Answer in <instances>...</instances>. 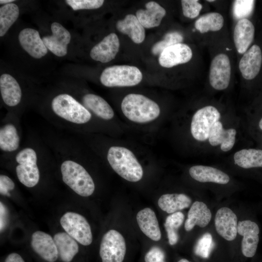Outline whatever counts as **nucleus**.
<instances>
[{
    "label": "nucleus",
    "instance_id": "nucleus-1",
    "mask_svg": "<svg viewBox=\"0 0 262 262\" xmlns=\"http://www.w3.org/2000/svg\"><path fill=\"white\" fill-rule=\"evenodd\" d=\"M107 160L113 169L121 177L137 182L143 176V169L133 152L120 146H113L108 150Z\"/></svg>",
    "mask_w": 262,
    "mask_h": 262
},
{
    "label": "nucleus",
    "instance_id": "nucleus-2",
    "mask_svg": "<svg viewBox=\"0 0 262 262\" xmlns=\"http://www.w3.org/2000/svg\"><path fill=\"white\" fill-rule=\"evenodd\" d=\"M121 110L124 115L131 121L145 123L153 121L160 115L158 104L141 94H130L123 99Z\"/></svg>",
    "mask_w": 262,
    "mask_h": 262
},
{
    "label": "nucleus",
    "instance_id": "nucleus-3",
    "mask_svg": "<svg viewBox=\"0 0 262 262\" xmlns=\"http://www.w3.org/2000/svg\"><path fill=\"white\" fill-rule=\"evenodd\" d=\"M63 181L82 196L91 195L95 190L94 181L85 168L73 161H64L61 166Z\"/></svg>",
    "mask_w": 262,
    "mask_h": 262
},
{
    "label": "nucleus",
    "instance_id": "nucleus-4",
    "mask_svg": "<svg viewBox=\"0 0 262 262\" xmlns=\"http://www.w3.org/2000/svg\"><path fill=\"white\" fill-rule=\"evenodd\" d=\"M51 107L58 116L74 123H87L92 116L84 106L66 94H60L54 97L51 102Z\"/></svg>",
    "mask_w": 262,
    "mask_h": 262
},
{
    "label": "nucleus",
    "instance_id": "nucleus-5",
    "mask_svg": "<svg viewBox=\"0 0 262 262\" xmlns=\"http://www.w3.org/2000/svg\"><path fill=\"white\" fill-rule=\"evenodd\" d=\"M142 73L136 66L115 65L105 68L100 76V81L109 87L132 86L139 84Z\"/></svg>",
    "mask_w": 262,
    "mask_h": 262
},
{
    "label": "nucleus",
    "instance_id": "nucleus-6",
    "mask_svg": "<svg viewBox=\"0 0 262 262\" xmlns=\"http://www.w3.org/2000/svg\"><path fill=\"white\" fill-rule=\"evenodd\" d=\"M16 160L18 164L16 173L20 182L28 187L35 186L40 178L35 151L30 147L24 148L17 154Z\"/></svg>",
    "mask_w": 262,
    "mask_h": 262
},
{
    "label": "nucleus",
    "instance_id": "nucleus-7",
    "mask_svg": "<svg viewBox=\"0 0 262 262\" xmlns=\"http://www.w3.org/2000/svg\"><path fill=\"white\" fill-rule=\"evenodd\" d=\"M220 117V113L214 106H207L198 110L193 115L191 123L193 138L198 141L208 139L213 125Z\"/></svg>",
    "mask_w": 262,
    "mask_h": 262
},
{
    "label": "nucleus",
    "instance_id": "nucleus-8",
    "mask_svg": "<svg viewBox=\"0 0 262 262\" xmlns=\"http://www.w3.org/2000/svg\"><path fill=\"white\" fill-rule=\"evenodd\" d=\"M126 252V245L122 235L110 229L102 237L99 247L102 262H123Z\"/></svg>",
    "mask_w": 262,
    "mask_h": 262
},
{
    "label": "nucleus",
    "instance_id": "nucleus-9",
    "mask_svg": "<svg viewBox=\"0 0 262 262\" xmlns=\"http://www.w3.org/2000/svg\"><path fill=\"white\" fill-rule=\"evenodd\" d=\"M60 223L66 232L81 245L88 246L92 242L91 227L82 215L67 212L61 218Z\"/></svg>",
    "mask_w": 262,
    "mask_h": 262
},
{
    "label": "nucleus",
    "instance_id": "nucleus-10",
    "mask_svg": "<svg viewBox=\"0 0 262 262\" xmlns=\"http://www.w3.org/2000/svg\"><path fill=\"white\" fill-rule=\"evenodd\" d=\"M231 65L228 55L220 53L212 60L210 67L209 82L213 88L217 90L226 89L229 83Z\"/></svg>",
    "mask_w": 262,
    "mask_h": 262
},
{
    "label": "nucleus",
    "instance_id": "nucleus-11",
    "mask_svg": "<svg viewBox=\"0 0 262 262\" xmlns=\"http://www.w3.org/2000/svg\"><path fill=\"white\" fill-rule=\"evenodd\" d=\"M51 35L42 38L45 46L55 55L65 56L67 53V46L71 40L70 33L62 24L56 22L51 24Z\"/></svg>",
    "mask_w": 262,
    "mask_h": 262
},
{
    "label": "nucleus",
    "instance_id": "nucleus-12",
    "mask_svg": "<svg viewBox=\"0 0 262 262\" xmlns=\"http://www.w3.org/2000/svg\"><path fill=\"white\" fill-rule=\"evenodd\" d=\"M237 233L243 236L241 244L243 254L248 258L253 257L259 242L260 229L258 225L249 220L239 221Z\"/></svg>",
    "mask_w": 262,
    "mask_h": 262
},
{
    "label": "nucleus",
    "instance_id": "nucleus-13",
    "mask_svg": "<svg viewBox=\"0 0 262 262\" xmlns=\"http://www.w3.org/2000/svg\"><path fill=\"white\" fill-rule=\"evenodd\" d=\"M20 46L31 57L40 59L48 53L39 32L33 28H27L21 30L18 36Z\"/></svg>",
    "mask_w": 262,
    "mask_h": 262
},
{
    "label": "nucleus",
    "instance_id": "nucleus-14",
    "mask_svg": "<svg viewBox=\"0 0 262 262\" xmlns=\"http://www.w3.org/2000/svg\"><path fill=\"white\" fill-rule=\"evenodd\" d=\"M192 56L191 48L187 44L180 43L164 49L160 54L159 63L163 67L171 68L188 62Z\"/></svg>",
    "mask_w": 262,
    "mask_h": 262
},
{
    "label": "nucleus",
    "instance_id": "nucleus-15",
    "mask_svg": "<svg viewBox=\"0 0 262 262\" xmlns=\"http://www.w3.org/2000/svg\"><path fill=\"white\" fill-rule=\"evenodd\" d=\"M217 232L228 241H232L237 233V218L229 208L223 207L216 213L214 219Z\"/></svg>",
    "mask_w": 262,
    "mask_h": 262
},
{
    "label": "nucleus",
    "instance_id": "nucleus-16",
    "mask_svg": "<svg viewBox=\"0 0 262 262\" xmlns=\"http://www.w3.org/2000/svg\"><path fill=\"white\" fill-rule=\"evenodd\" d=\"M31 246L35 253L48 262H54L59 257L55 242L48 233L41 231L34 232L32 236Z\"/></svg>",
    "mask_w": 262,
    "mask_h": 262
},
{
    "label": "nucleus",
    "instance_id": "nucleus-17",
    "mask_svg": "<svg viewBox=\"0 0 262 262\" xmlns=\"http://www.w3.org/2000/svg\"><path fill=\"white\" fill-rule=\"evenodd\" d=\"M119 40L117 35L111 33L92 48L90 55L92 59L103 63L113 60L119 49Z\"/></svg>",
    "mask_w": 262,
    "mask_h": 262
},
{
    "label": "nucleus",
    "instance_id": "nucleus-18",
    "mask_svg": "<svg viewBox=\"0 0 262 262\" xmlns=\"http://www.w3.org/2000/svg\"><path fill=\"white\" fill-rule=\"evenodd\" d=\"M262 63V53L257 45H253L244 54L239 62V67L243 77L252 80L259 74Z\"/></svg>",
    "mask_w": 262,
    "mask_h": 262
},
{
    "label": "nucleus",
    "instance_id": "nucleus-19",
    "mask_svg": "<svg viewBox=\"0 0 262 262\" xmlns=\"http://www.w3.org/2000/svg\"><path fill=\"white\" fill-rule=\"evenodd\" d=\"M255 34V27L248 19L239 20L234 30L233 40L235 48L240 54H244L252 43Z\"/></svg>",
    "mask_w": 262,
    "mask_h": 262
},
{
    "label": "nucleus",
    "instance_id": "nucleus-20",
    "mask_svg": "<svg viewBox=\"0 0 262 262\" xmlns=\"http://www.w3.org/2000/svg\"><path fill=\"white\" fill-rule=\"evenodd\" d=\"M236 134V130L233 128L225 129L222 123L218 121L213 125L208 140L211 146L214 147L221 145V149L227 152L233 147Z\"/></svg>",
    "mask_w": 262,
    "mask_h": 262
},
{
    "label": "nucleus",
    "instance_id": "nucleus-21",
    "mask_svg": "<svg viewBox=\"0 0 262 262\" xmlns=\"http://www.w3.org/2000/svg\"><path fill=\"white\" fill-rule=\"evenodd\" d=\"M136 220L141 230L147 237L155 241L161 238V232L155 212L149 208L140 210Z\"/></svg>",
    "mask_w": 262,
    "mask_h": 262
},
{
    "label": "nucleus",
    "instance_id": "nucleus-22",
    "mask_svg": "<svg viewBox=\"0 0 262 262\" xmlns=\"http://www.w3.org/2000/svg\"><path fill=\"white\" fill-rule=\"evenodd\" d=\"M189 172L193 179L201 182H212L225 184L229 181V177L227 174L211 166L194 165L190 168Z\"/></svg>",
    "mask_w": 262,
    "mask_h": 262
},
{
    "label": "nucleus",
    "instance_id": "nucleus-23",
    "mask_svg": "<svg viewBox=\"0 0 262 262\" xmlns=\"http://www.w3.org/2000/svg\"><path fill=\"white\" fill-rule=\"evenodd\" d=\"M0 90L3 101L7 105L15 106L20 102L21 90L16 80L11 75L5 73L0 76Z\"/></svg>",
    "mask_w": 262,
    "mask_h": 262
},
{
    "label": "nucleus",
    "instance_id": "nucleus-24",
    "mask_svg": "<svg viewBox=\"0 0 262 262\" xmlns=\"http://www.w3.org/2000/svg\"><path fill=\"white\" fill-rule=\"evenodd\" d=\"M146 9H139L136 16L142 26L145 28L158 27L166 15V11L162 6L155 1L146 3Z\"/></svg>",
    "mask_w": 262,
    "mask_h": 262
},
{
    "label": "nucleus",
    "instance_id": "nucleus-25",
    "mask_svg": "<svg viewBox=\"0 0 262 262\" xmlns=\"http://www.w3.org/2000/svg\"><path fill=\"white\" fill-rule=\"evenodd\" d=\"M211 218L212 213L207 206L202 202L195 201L188 211L184 224L185 229L190 231L196 225L200 228L205 227Z\"/></svg>",
    "mask_w": 262,
    "mask_h": 262
},
{
    "label": "nucleus",
    "instance_id": "nucleus-26",
    "mask_svg": "<svg viewBox=\"0 0 262 262\" xmlns=\"http://www.w3.org/2000/svg\"><path fill=\"white\" fill-rule=\"evenodd\" d=\"M116 27L118 31L128 35L135 43H141L145 39V28L133 14H128L124 19L118 20Z\"/></svg>",
    "mask_w": 262,
    "mask_h": 262
},
{
    "label": "nucleus",
    "instance_id": "nucleus-27",
    "mask_svg": "<svg viewBox=\"0 0 262 262\" xmlns=\"http://www.w3.org/2000/svg\"><path fill=\"white\" fill-rule=\"evenodd\" d=\"M53 240L60 260L63 262H70L79 252V246L75 240L66 232L57 233Z\"/></svg>",
    "mask_w": 262,
    "mask_h": 262
},
{
    "label": "nucleus",
    "instance_id": "nucleus-28",
    "mask_svg": "<svg viewBox=\"0 0 262 262\" xmlns=\"http://www.w3.org/2000/svg\"><path fill=\"white\" fill-rule=\"evenodd\" d=\"M191 202V198L185 194H166L160 197L158 204L163 211L173 213L188 208Z\"/></svg>",
    "mask_w": 262,
    "mask_h": 262
},
{
    "label": "nucleus",
    "instance_id": "nucleus-29",
    "mask_svg": "<svg viewBox=\"0 0 262 262\" xmlns=\"http://www.w3.org/2000/svg\"><path fill=\"white\" fill-rule=\"evenodd\" d=\"M82 102L85 107L102 119L110 120L114 116V112L111 106L98 95L87 94L83 97Z\"/></svg>",
    "mask_w": 262,
    "mask_h": 262
},
{
    "label": "nucleus",
    "instance_id": "nucleus-30",
    "mask_svg": "<svg viewBox=\"0 0 262 262\" xmlns=\"http://www.w3.org/2000/svg\"><path fill=\"white\" fill-rule=\"evenodd\" d=\"M233 159L235 164L243 168L262 167L261 149H241L235 153Z\"/></svg>",
    "mask_w": 262,
    "mask_h": 262
},
{
    "label": "nucleus",
    "instance_id": "nucleus-31",
    "mask_svg": "<svg viewBox=\"0 0 262 262\" xmlns=\"http://www.w3.org/2000/svg\"><path fill=\"white\" fill-rule=\"evenodd\" d=\"M224 23L223 16L219 13L211 12L201 16L196 21L195 27L200 33L220 30Z\"/></svg>",
    "mask_w": 262,
    "mask_h": 262
},
{
    "label": "nucleus",
    "instance_id": "nucleus-32",
    "mask_svg": "<svg viewBox=\"0 0 262 262\" xmlns=\"http://www.w3.org/2000/svg\"><path fill=\"white\" fill-rule=\"evenodd\" d=\"M19 137L15 126L7 124L0 129V148L4 151L16 150L19 146Z\"/></svg>",
    "mask_w": 262,
    "mask_h": 262
},
{
    "label": "nucleus",
    "instance_id": "nucleus-33",
    "mask_svg": "<svg viewBox=\"0 0 262 262\" xmlns=\"http://www.w3.org/2000/svg\"><path fill=\"white\" fill-rule=\"evenodd\" d=\"M19 10L18 6L11 3L0 8V36H3L18 18Z\"/></svg>",
    "mask_w": 262,
    "mask_h": 262
},
{
    "label": "nucleus",
    "instance_id": "nucleus-34",
    "mask_svg": "<svg viewBox=\"0 0 262 262\" xmlns=\"http://www.w3.org/2000/svg\"><path fill=\"white\" fill-rule=\"evenodd\" d=\"M184 215L180 212H177L168 216L164 224L167 232L168 242L170 245H174L178 241V230L182 224Z\"/></svg>",
    "mask_w": 262,
    "mask_h": 262
},
{
    "label": "nucleus",
    "instance_id": "nucleus-35",
    "mask_svg": "<svg viewBox=\"0 0 262 262\" xmlns=\"http://www.w3.org/2000/svg\"><path fill=\"white\" fill-rule=\"evenodd\" d=\"M183 39L182 35L177 32H172L166 33L163 39L155 44L152 48L151 51L154 55L160 54L167 47L178 43H180Z\"/></svg>",
    "mask_w": 262,
    "mask_h": 262
},
{
    "label": "nucleus",
    "instance_id": "nucleus-36",
    "mask_svg": "<svg viewBox=\"0 0 262 262\" xmlns=\"http://www.w3.org/2000/svg\"><path fill=\"white\" fill-rule=\"evenodd\" d=\"M255 0H236L233 6V13L234 17L239 20L246 18L249 16L253 10Z\"/></svg>",
    "mask_w": 262,
    "mask_h": 262
},
{
    "label": "nucleus",
    "instance_id": "nucleus-37",
    "mask_svg": "<svg viewBox=\"0 0 262 262\" xmlns=\"http://www.w3.org/2000/svg\"><path fill=\"white\" fill-rule=\"evenodd\" d=\"M213 246V242L211 234H204L197 242L195 248V253L203 258H208Z\"/></svg>",
    "mask_w": 262,
    "mask_h": 262
},
{
    "label": "nucleus",
    "instance_id": "nucleus-38",
    "mask_svg": "<svg viewBox=\"0 0 262 262\" xmlns=\"http://www.w3.org/2000/svg\"><path fill=\"white\" fill-rule=\"evenodd\" d=\"M65 1L74 11L99 8L104 2L103 0H66Z\"/></svg>",
    "mask_w": 262,
    "mask_h": 262
},
{
    "label": "nucleus",
    "instance_id": "nucleus-39",
    "mask_svg": "<svg viewBox=\"0 0 262 262\" xmlns=\"http://www.w3.org/2000/svg\"><path fill=\"white\" fill-rule=\"evenodd\" d=\"M181 3L183 15L190 18L197 17L202 8L197 0H182Z\"/></svg>",
    "mask_w": 262,
    "mask_h": 262
},
{
    "label": "nucleus",
    "instance_id": "nucleus-40",
    "mask_svg": "<svg viewBox=\"0 0 262 262\" xmlns=\"http://www.w3.org/2000/svg\"><path fill=\"white\" fill-rule=\"evenodd\" d=\"M145 262H166L163 250L158 246H153L146 254Z\"/></svg>",
    "mask_w": 262,
    "mask_h": 262
},
{
    "label": "nucleus",
    "instance_id": "nucleus-41",
    "mask_svg": "<svg viewBox=\"0 0 262 262\" xmlns=\"http://www.w3.org/2000/svg\"><path fill=\"white\" fill-rule=\"evenodd\" d=\"M15 188L13 180L8 176L4 175L0 176V193L1 195L10 196L9 191Z\"/></svg>",
    "mask_w": 262,
    "mask_h": 262
},
{
    "label": "nucleus",
    "instance_id": "nucleus-42",
    "mask_svg": "<svg viewBox=\"0 0 262 262\" xmlns=\"http://www.w3.org/2000/svg\"><path fill=\"white\" fill-rule=\"evenodd\" d=\"M0 229L2 232L5 229L8 221V212L6 206L0 203Z\"/></svg>",
    "mask_w": 262,
    "mask_h": 262
},
{
    "label": "nucleus",
    "instance_id": "nucleus-43",
    "mask_svg": "<svg viewBox=\"0 0 262 262\" xmlns=\"http://www.w3.org/2000/svg\"><path fill=\"white\" fill-rule=\"evenodd\" d=\"M5 262H25L21 256L17 253H12L5 259Z\"/></svg>",
    "mask_w": 262,
    "mask_h": 262
},
{
    "label": "nucleus",
    "instance_id": "nucleus-44",
    "mask_svg": "<svg viewBox=\"0 0 262 262\" xmlns=\"http://www.w3.org/2000/svg\"><path fill=\"white\" fill-rule=\"evenodd\" d=\"M14 1H15V0H0V3L1 4H9V3H12V2H14Z\"/></svg>",
    "mask_w": 262,
    "mask_h": 262
},
{
    "label": "nucleus",
    "instance_id": "nucleus-45",
    "mask_svg": "<svg viewBox=\"0 0 262 262\" xmlns=\"http://www.w3.org/2000/svg\"><path fill=\"white\" fill-rule=\"evenodd\" d=\"M178 262H191L186 259H182L179 260Z\"/></svg>",
    "mask_w": 262,
    "mask_h": 262
},
{
    "label": "nucleus",
    "instance_id": "nucleus-46",
    "mask_svg": "<svg viewBox=\"0 0 262 262\" xmlns=\"http://www.w3.org/2000/svg\"><path fill=\"white\" fill-rule=\"evenodd\" d=\"M259 126L260 128L262 130V118H261V119L260 120L259 122Z\"/></svg>",
    "mask_w": 262,
    "mask_h": 262
},
{
    "label": "nucleus",
    "instance_id": "nucleus-47",
    "mask_svg": "<svg viewBox=\"0 0 262 262\" xmlns=\"http://www.w3.org/2000/svg\"><path fill=\"white\" fill-rule=\"evenodd\" d=\"M207 1H209V2H210V1H214V0H208Z\"/></svg>",
    "mask_w": 262,
    "mask_h": 262
}]
</instances>
